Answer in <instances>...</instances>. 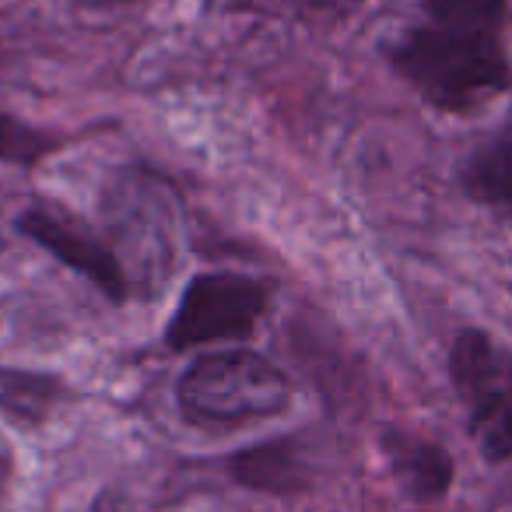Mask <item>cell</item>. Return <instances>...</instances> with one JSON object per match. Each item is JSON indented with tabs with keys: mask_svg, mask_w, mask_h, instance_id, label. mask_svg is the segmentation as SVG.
<instances>
[{
	"mask_svg": "<svg viewBox=\"0 0 512 512\" xmlns=\"http://www.w3.org/2000/svg\"><path fill=\"white\" fill-rule=\"evenodd\" d=\"M505 0H425V22L393 39L386 57L435 109L470 113L512 81L502 50Z\"/></svg>",
	"mask_w": 512,
	"mask_h": 512,
	"instance_id": "1",
	"label": "cell"
},
{
	"mask_svg": "<svg viewBox=\"0 0 512 512\" xmlns=\"http://www.w3.org/2000/svg\"><path fill=\"white\" fill-rule=\"evenodd\" d=\"M176 400L193 425L232 428L281 414L292 400V383L256 351H214L183 372Z\"/></svg>",
	"mask_w": 512,
	"mask_h": 512,
	"instance_id": "2",
	"label": "cell"
},
{
	"mask_svg": "<svg viewBox=\"0 0 512 512\" xmlns=\"http://www.w3.org/2000/svg\"><path fill=\"white\" fill-rule=\"evenodd\" d=\"M449 379L456 386L484 460H512V358L484 330H463L449 348Z\"/></svg>",
	"mask_w": 512,
	"mask_h": 512,
	"instance_id": "3",
	"label": "cell"
},
{
	"mask_svg": "<svg viewBox=\"0 0 512 512\" xmlns=\"http://www.w3.org/2000/svg\"><path fill=\"white\" fill-rule=\"evenodd\" d=\"M271 288L246 274H200L179 295L165 327L172 351H190L214 341H242L267 316Z\"/></svg>",
	"mask_w": 512,
	"mask_h": 512,
	"instance_id": "4",
	"label": "cell"
},
{
	"mask_svg": "<svg viewBox=\"0 0 512 512\" xmlns=\"http://www.w3.org/2000/svg\"><path fill=\"white\" fill-rule=\"evenodd\" d=\"M18 232L29 235L36 246H43L60 264L71 267L74 274L88 278L106 299L127 302L130 278L123 271L120 256L113 253L109 242H102L88 225L71 218L60 207H29L18 214Z\"/></svg>",
	"mask_w": 512,
	"mask_h": 512,
	"instance_id": "5",
	"label": "cell"
},
{
	"mask_svg": "<svg viewBox=\"0 0 512 512\" xmlns=\"http://www.w3.org/2000/svg\"><path fill=\"white\" fill-rule=\"evenodd\" d=\"M383 453L393 481L414 502H435L453 484V456L439 442L390 428V432H383Z\"/></svg>",
	"mask_w": 512,
	"mask_h": 512,
	"instance_id": "6",
	"label": "cell"
},
{
	"mask_svg": "<svg viewBox=\"0 0 512 512\" xmlns=\"http://www.w3.org/2000/svg\"><path fill=\"white\" fill-rule=\"evenodd\" d=\"M235 481L256 491H274V495H288V491H302L309 481V463L306 453L299 449L295 439L267 442V446L246 449L232 460Z\"/></svg>",
	"mask_w": 512,
	"mask_h": 512,
	"instance_id": "7",
	"label": "cell"
},
{
	"mask_svg": "<svg viewBox=\"0 0 512 512\" xmlns=\"http://www.w3.org/2000/svg\"><path fill=\"white\" fill-rule=\"evenodd\" d=\"M460 179L477 204L512 211V123L470 151Z\"/></svg>",
	"mask_w": 512,
	"mask_h": 512,
	"instance_id": "8",
	"label": "cell"
},
{
	"mask_svg": "<svg viewBox=\"0 0 512 512\" xmlns=\"http://www.w3.org/2000/svg\"><path fill=\"white\" fill-rule=\"evenodd\" d=\"M57 383L29 372H8L0 369V411L15 414L18 421H39L53 404Z\"/></svg>",
	"mask_w": 512,
	"mask_h": 512,
	"instance_id": "9",
	"label": "cell"
},
{
	"mask_svg": "<svg viewBox=\"0 0 512 512\" xmlns=\"http://www.w3.org/2000/svg\"><path fill=\"white\" fill-rule=\"evenodd\" d=\"M57 148V137L36 130L32 123L18 120V116L0 113V162L11 165H36Z\"/></svg>",
	"mask_w": 512,
	"mask_h": 512,
	"instance_id": "10",
	"label": "cell"
},
{
	"mask_svg": "<svg viewBox=\"0 0 512 512\" xmlns=\"http://www.w3.org/2000/svg\"><path fill=\"white\" fill-rule=\"evenodd\" d=\"M306 4L323 18H348L351 11L362 8V0H306Z\"/></svg>",
	"mask_w": 512,
	"mask_h": 512,
	"instance_id": "11",
	"label": "cell"
},
{
	"mask_svg": "<svg viewBox=\"0 0 512 512\" xmlns=\"http://www.w3.org/2000/svg\"><path fill=\"white\" fill-rule=\"evenodd\" d=\"M85 4H123V0H85Z\"/></svg>",
	"mask_w": 512,
	"mask_h": 512,
	"instance_id": "12",
	"label": "cell"
}]
</instances>
